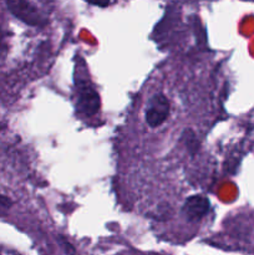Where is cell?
Returning a JSON list of instances; mask_svg holds the SVG:
<instances>
[{"instance_id":"1","label":"cell","mask_w":254,"mask_h":255,"mask_svg":"<svg viewBox=\"0 0 254 255\" xmlns=\"http://www.w3.org/2000/svg\"><path fill=\"white\" fill-rule=\"evenodd\" d=\"M169 101L162 94H154L147 102L144 119L151 128H157L166 122L169 116Z\"/></svg>"},{"instance_id":"2","label":"cell","mask_w":254,"mask_h":255,"mask_svg":"<svg viewBox=\"0 0 254 255\" xmlns=\"http://www.w3.org/2000/svg\"><path fill=\"white\" fill-rule=\"evenodd\" d=\"M7 7L10 11L24 21L25 24L32 25V26H40L45 22V17L42 16L41 12L39 11L35 5L27 1H7Z\"/></svg>"},{"instance_id":"3","label":"cell","mask_w":254,"mask_h":255,"mask_svg":"<svg viewBox=\"0 0 254 255\" xmlns=\"http://www.w3.org/2000/svg\"><path fill=\"white\" fill-rule=\"evenodd\" d=\"M100 109V97L96 90L90 84L79 85V95H77V110L85 116L91 117L97 114Z\"/></svg>"},{"instance_id":"4","label":"cell","mask_w":254,"mask_h":255,"mask_svg":"<svg viewBox=\"0 0 254 255\" xmlns=\"http://www.w3.org/2000/svg\"><path fill=\"white\" fill-rule=\"evenodd\" d=\"M211 208L208 198L204 196H192L184 202L182 213L189 222H199Z\"/></svg>"},{"instance_id":"5","label":"cell","mask_w":254,"mask_h":255,"mask_svg":"<svg viewBox=\"0 0 254 255\" xmlns=\"http://www.w3.org/2000/svg\"><path fill=\"white\" fill-rule=\"evenodd\" d=\"M11 206H12V202L10 201L9 197L4 196V194L0 192V217L5 216Z\"/></svg>"},{"instance_id":"6","label":"cell","mask_w":254,"mask_h":255,"mask_svg":"<svg viewBox=\"0 0 254 255\" xmlns=\"http://www.w3.org/2000/svg\"><path fill=\"white\" fill-rule=\"evenodd\" d=\"M59 243H60V246H61L62 248H64L65 253H66V254H69V255H72V254L75 253V249H74V247H72L71 244H70L69 242H67V241H65V239L60 238V239H59Z\"/></svg>"},{"instance_id":"7","label":"cell","mask_w":254,"mask_h":255,"mask_svg":"<svg viewBox=\"0 0 254 255\" xmlns=\"http://www.w3.org/2000/svg\"><path fill=\"white\" fill-rule=\"evenodd\" d=\"M0 255H21V254L12 251V249L5 248V247H0Z\"/></svg>"}]
</instances>
